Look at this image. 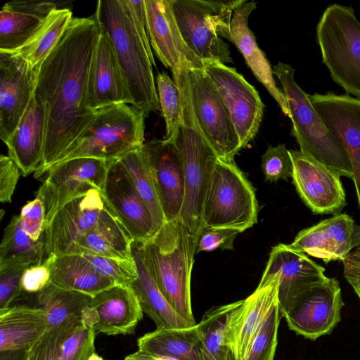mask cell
I'll return each instance as SVG.
<instances>
[{
  "label": "cell",
  "instance_id": "obj_36",
  "mask_svg": "<svg viewBox=\"0 0 360 360\" xmlns=\"http://www.w3.org/2000/svg\"><path fill=\"white\" fill-rule=\"evenodd\" d=\"M240 301L213 307L203 315L198 324L201 332L200 360H232L226 341L227 321Z\"/></svg>",
  "mask_w": 360,
  "mask_h": 360
},
{
  "label": "cell",
  "instance_id": "obj_17",
  "mask_svg": "<svg viewBox=\"0 0 360 360\" xmlns=\"http://www.w3.org/2000/svg\"><path fill=\"white\" fill-rule=\"evenodd\" d=\"M309 98L326 127L341 142L349 155L360 209V98L333 92L309 94Z\"/></svg>",
  "mask_w": 360,
  "mask_h": 360
},
{
  "label": "cell",
  "instance_id": "obj_49",
  "mask_svg": "<svg viewBox=\"0 0 360 360\" xmlns=\"http://www.w3.org/2000/svg\"><path fill=\"white\" fill-rule=\"evenodd\" d=\"M25 267L0 271V310L8 308L21 295L20 281Z\"/></svg>",
  "mask_w": 360,
  "mask_h": 360
},
{
  "label": "cell",
  "instance_id": "obj_22",
  "mask_svg": "<svg viewBox=\"0 0 360 360\" xmlns=\"http://www.w3.org/2000/svg\"><path fill=\"white\" fill-rule=\"evenodd\" d=\"M150 172L165 221L179 218L185 182L182 160L172 141L153 139L144 143Z\"/></svg>",
  "mask_w": 360,
  "mask_h": 360
},
{
  "label": "cell",
  "instance_id": "obj_57",
  "mask_svg": "<svg viewBox=\"0 0 360 360\" xmlns=\"http://www.w3.org/2000/svg\"><path fill=\"white\" fill-rule=\"evenodd\" d=\"M87 360H104L103 358L96 352L94 353Z\"/></svg>",
  "mask_w": 360,
  "mask_h": 360
},
{
  "label": "cell",
  "instance_id": "obj_46",
  "mask_svg": "<svg viewBox=\"0 0 360 360\" xmlns=\"http://www.w3.org/2000/svg\"><path fill=\"white\" fill-rule=\"evenodd\" d=\"M56 257L55 255H48L24 270L20 281L22 294L36 295L51 283Z\"/></svg>",
  "mask_w": 360,
  "mask_h": 360
},
{
  "label": "cell",
  "instance_id": "obj_40",
  "mask_svg": "<svg viewBox=\"0 0 360 360\" xmlns=\"http://www.w3.org/2000/svg\"><path fill=\"white\" fill-rule=\"evenodd\" d=\"M290 245L309 256L322 259L325 263L338 260L322 221L300 231Z\"/></svg>",
  "mask_w": 360,
  "mask_h": 360
},
{
  "label": "cell",
  "instance_id": "obj_38",
  "mask_svg": "<svg viewBox=\"0 0 360 360\" xmlns=\"http://www.w3.org/2000/svg\"><path fill=\"white\" fill-rule=\"evenodd\" d=\"M97 321V314L89 305L82 321L61 345L58 360H87L95 353V326Z\"/></svg>",
  "mask_w": 360,
  "mask_h": 360
},
{
  "label": "cell",
  "instance_id": "obj_7",
  "mask_svg": "<svg viewBox=\"0 0 360 360\" xmlns=\"http://www.w3.org/2000/svg\"><path fill=\"white\" fill-rule=\"evenodd\" d=\"M316 40L332 79L360 98V22L354 8L328 6L316 25Z\"/></svg>",
  "mask_w": 360,
  "mask_h": 360
},
{
  "label": "cell",
  "instance_id": "obj_4",
  "mask_svg": "<svg viewBox=\"0 0 360 360\" xmlns=\"http://www.w3.org/2000/svg\"><path fill=\"white\" fill-rule=\"evenodd\" d=\"M94 15L112 41L131 105L147 116L159 110L153 65L122 0H99Z\"/></svg>",
  "mask_w": 360,
  "mask_h": 360
},
{
  "label": "cell",
  "instance_id": "obj_53",
  "mask_svg": "<svg viewBox=\"0 0 360 360\" xmlns=\"http://www.w3.org/2000/svg\"><path fill=\"white\" fill-rule=\"evenodd\" d=\"M27 349H14L0 352V360H25Z\"/></svg>",
  "mask_w": 360,
  "mask_h": 360
},
{
  "label": "cell",
  "instance_id": "obj_42",
  "mask_svg": "<svg viewBox=\"0 0 360 360\" xmlns=\"http://www.w3.org/2000/svg\"><path fill=\"white\" fill-rule=\"evenodd\" d=\"M81 321H68L49 328L27 348L25 360H58L61 345Z\"/></svg>",
  "mask_w": 360,
  "mask_h": 360
},
{
  "label": "cell",
  "instance_id": "obj_20",
  "mask_svg": "<svg viewBox=\"0 0 360 360\" xmlns=\"http://www.w3.org/2000/svg\"><path fill=\"white\" fill-rule=\"evenodd\" d=\"M151 48L172 73L184 66L204 68L185 42L174 17L172 0H144Z\"/></svg>",
  "mask_w": 360,
  "mask_h": 360
},
{
  "label": "cell",
  "instance_id": "obj_23",
  "mask_svg": "<svg viewBox=\"0 0 360 360\" xmlns=\"http://www.w3.org/2000/svg\"><path fill=\"white\" fill-rule=\"evenodd\" d=\"M97 22L99 30L89 73L86 107L95 111L113 104L131 105L112 41L105 28Z\"/></svg>",
  "mask_w": 360,
  "mask_h": 360
},
{
  "label": "cell",
  "instance_id": "obj_54",
  "mask_svg": "<svg viewBox=\"0 0 360 360\" xmlns=\"http://www.w3.org/2000/svg\"><path fill=\"white\" fill-rule=\"evenodd\" d=\"M124 360H174L169 358L162 357L142 352L139 350L125 356Z\"/></svg>",
  "mask_w": 360,
  "mask_h": 360
},
{
  "label": "cell",
  "instance_id": "obj_12",
  "mask_svg": "<svg viewBox=\"0 0 360 360\" xmlns=\"http://www.w3.org/2000/svg\"><path fill=\"white\" fill-rule=\"evenodd\" d=\"M113 215L99 190L93 189L74 198L46 224L45 256L68 255L77 241Z\"/></svg>",
  "mask_w": 360,
  "mask_h": 360
},
{
  "label": "cell",
  "instance_id": "obj_14",
  "mask_svg": "<svg viewBox=\"0 0 360 360\" xmlns=\"http://www.w3.org/2000/svg\"><path fill=\"white\" fill-rule=\"evenodd\" d=\"M278 274V300L283 317L295 302L311 288L328 280L325 269L290 244L272 248L260 282Z\"/></svg>",
  "mask_w": 360,
  "mask_h": 360
},
{
  "label": "cell",
  "instance_id": "obj_45",
  "mask_svg": "<svg viewBox=\"0 0 360 360\" xmlns=\"http://www.w3.org/2000/svg\"><path fill=\"white\" fill-rule=\"evenodd\" d=\"M322 222L332 241L338 259L342 261L352 250L354 219L347 214L340 213L322 220Z\"/></svg>",
  "mask_w": 360,
  "mask_h": 360
},
{
  "label": "cell",
  "instance_id": "obj_25",
  "mask_svg": "<svg viewBox=\"0 0 360 360\" xmlns=\"http://www.w3.org/2000/svg\"><path fill=\"white\" fill-rule=\"evenodd\" d=\"M255 1H245L233 13L231 22V39L243 55L252 73L277 102L283 114L289 117L290 112L285 94L277 87L273 69L259 48L255 35L248 26V19L256 8Z\"/></svg>",
  "mask_w": 360,
  "mask_h": 360
},
{
  "label": "cell",
  "instance_id": "obj_44",
  "mask_svg": "<svg viewBox=\"0 0 360 360\" xmlns=\"http://www.w3.org/2000/svg\"><path fill=\"white\" fill-rule=\"evenodd\" d=\"M262 169L265 180L270 182L292 178V161L290 150L284 143L267 148L262 155Z\"/></svg>",
  "mask_w": 360,
  "mask_h": 360
},
{
  "label": "cell",
  "instance_id": "obj_55",
  "mask_svg": "<svg viewBox=\"0 0 360 360\" xmlns=\"http://www.w3.org/2000/svg\"><path fill=\"white\" fill-rule=\"evenodd\" d=\"M360 246V226L355 224L352 240V248Z\"/></svg>",
  "mask_w": 360,
  "mask_h": 360
},
{
  "label": "cell",
  "instance_id": "obj_6",
  "mask_svg": "<svg viewBox=\"0 0 360 360\" xmlns=\"http://www.w3.org/2000/svg\"><path fill=\"white\" fill-rule=\"evenodd\" d=\"M146 117L141 109L127 103L95 110L93 120L55 164L79 158L120 160L143 146Z\"/></svg>",
  "mask_w": 360,
  "mask_h": 360
},
{
  "label": "cell",
  "instance_id": "obj_27",
  "mask_svg": "<svg viewBox=\"0 0 360 360\" xmlns=\"http://www.w3.org/2000/svg\"><path fill=\"white\" fill-rule=\"evenodd\" d=\"M46 135V115L33 94L15 130L5 143L8 155L19 167L21 174L27 176L41 167Z\"/></svg>",
  "mask_w": 360,
  "mask_h": 360
},
{
  "label": "cell",
  "instance_id": "obj_29",
  "mask_svg": "<svg viewBox=\"0 0 360 360\" xmlns=\"http://www.w3.org/2000/svg\"><path fill=\"white\" fill-rule=\"evenodd\" d=\"M198 324L184 328H157L137 340L139 351L174 360H200Z\"/></svg>",
  "mask_w": 360,
  "mask_h": 360
},
{
  "label": "cell",
  "instance_id": "obj_50",
  "mask_svg": "<svg viewBox=\"0 0 360 360\" xmlns=\"http://www.w3.org/2000/svg\"><path fill=\"white\" fill-rule=\"evenodd\" d=\"M153 66H156L150 43L144 0H122Z\"/></svg>",
  "mask_w": 360,
  "mask_h": 360
},
{
  "label": "cell",
  "instance_id": "obj_8",
  "mask_svg": "<svg viewBox=\"0 0 360 360\" xmlns=\"http://www.w3.org/2000/svg\"><path fill=\"white\" fill-rule=\"evenodd\" d=\"M246 0H172L181 35L191 50L203 62L231 63L229 45L233 11Z\"/></svg>",
  "mask_w": 360,
  "mask_h": 360
},
{
  "label": "cell",
  "instance_id": "obj_19",
  "mask_svg": "<svg viewBox=\"0 0 360 360\" xmlns=\"http://www.w3.org/2000/svg\"><path fill=\"white\" fill-rule=\"evenodd\" d=\"M101 193L134 242L144 243L155 234L151 214L119 160L110 161Z\"/></svg>",
  "mask_w": 360,
  "mask_h": 360
},
{
  "label": "cell",
  "instance_id": "obj_43",
  "mask_svg": "<svg viewBox=\"0 0 360 360\" xmlns=\"http://www.w3.org/2000/svg\"><path fill=\"white\" fill-rule=\"evenodd\" d=\"M82 255L100 274L110 278L116 285L131 286L138 278L134 257L131 260H123L86 254Z\"/></svg>",
  "mask_w": 360,
  "mask_h": 360
},
{
  "label": "cell",
  "instance_id": "obj_34",
  "mask_svg": "<svg viewBox=\"0 0 360 360\" xmlns=\"http://www.w3.org/2000/svg\"><path fill=\"white\" fill-rule=\"evenodd\" d=\"M72 19L70 9L54 10L36 34L23 46L11 53L23 58L32 69L39 70L60 41Z\"/></svg>",
  "mask_w": 360,
  "mask_h": 360
},
{
  "label": "cell",
  "instance_id": "obj_10",
  "mask_svg": "<svg viewBox=\"0 0 360 360\" xmlns=\"http://www.w3.org/2000/svg\"><path fill=\"white\" fill-rule=\"evenodd\" d=\"M187 73L198 127L219 158L234 160L241 146L228 109L204 69L187 67Z\"/></svg>",
  "mask_w": 360,
  "mask_h": 360
},
{
  "label": "cell",
  "instance_id": "obj_47",
  "mask_svg": "<svg viewBox=\"0 0 360 360\" xmlns=\"http://www.w3.org/2000/svg\"><path fill=\"white\" fill-rule=\"evenodd\" d=\"M21 226L27 234L34 241L44 238L46 226L45 208L37 197L28 201L19 214Z\"/></svg>",
  "mask_w": 360,
  "mask_h": 360
},
{
  "label": "cell",
  "instance_id": "obj_11",
  "mask_svg": "<svg viewBox=\"0 0 360 360\" xmlns=\"http://www.w3.org/2000/svg\"><path fill=\"white\" fill-rule=\"evenodd\" d=\"M110 161L79 158L53 165L36 193L43 202L46 224L66 203L91 190L102 191Z\"/></svg>",
  "mask_w": 360,
  "mask_h": 360
},
{
  "label": "cell",
  "instance_id": "obj_32",
  "mask_svg": "<svg viewBox=\"0 0 360 360\" xmlns=\"http://www.w3.org/2000/svg\"><path fill=\"white\" fill-rule=\"evenodd\" d=\"M132 254L137 265L138 278L131 286L143 311L153 321L157 328H184L193 326L176 313L163 296L144 265L134 242L132 244Z\"/></svg>",
  "mask_w": 360,
  "mask_h": 360
},
{
  "label": "cell",
  "instance_id": "obj_41",
  "mask_svg": "<svg viewBox=\"0 0 360 360\" xmlns=\"http://www.w3.org/2000/svg\"><path fill=\"white\" fill-rule=\"evenodd\" d=\"M282 317L278 302L263 323L244 360L274 359L278 344V330Z\"/></svg>",
  "mask_w": 360,
  "mask_h": 360
},
{
  "label": "cell",
  "instance_id": "obj_18",
  "mask_svg": "<svg viewBox=\"0 0 360 360\" xmlns=\"http://www.w3.org/2000/svg\"><path fill=\"white\" fill-rule=\"evenodd\" d=\"M278 276L274 274L259 282L255 292L229 314L226 341L232 360H244L263 323L278 302Z\"/></svg>",
  "mask_w": 360,
  "mask_h": 360
},
{
  "label": "cell",
  "instance_id": "obj_16",
  "mask_svg": "<svg viewBox=\"0 0 360 360\" xmlns=\"http://www.w3.org/2000/svg\"><path fill=\"white\" fill-rule=\"evenodd\" d=\"M344 306L338 280L329 278L304 293L285 315L289 328L312 340L330 333Z\"/></svg>",
  "mask_w": 360,
  "mask_h": 360
},
{
  "label": "cell",
  "instance_id": "obj_39",
  "mask_svg": "<svg viewBox=\"0 0 360 360\" xmlns=\"http://www.w3.org/2000/svg\"><path fill=\"white\" fill-rule=\"evenodd\" d=\"M156 83L162 115L165 122L166 134L163 139L172 141L180 124V92L174 80L165 72L158 74Z\"/></svg>",
  "mask_w": 360,
  "mask_h": 360
},
{
  "label": "cell",
  "instance_id": "obj_24",
  "mask_svg": "<svg viewBox=\"0 0 360 360\" xmlns=\"http://www.w3.org/2000/svg\"><path fill=\"white\" fill-rule=\"evenodd\" d=\"M96 311V332L108 335L133 333L143 318V310L132 286L113 285L91 297Z\"/></svg>",
  "mask_w": 360,
  "mask_h": 360
},
{
  "label": "cell",
  "instance_id": "obj_5",
  "mask_svg": "<svg viewBox=\"0 0 360 360\" xmlns=\"http://www.w3.org/2000/svg\"><path fill=\"white\" fill-rule=\"evenodd\" d=\"M273 72L283 87L292 122L290 134L299 144L300 151L340 176L352 179V167L346 150L326 127L312 106L309 94L295 82V69L279 61Z\"/></svg>",
  "mask_w": 360,
  "mask_h": 360
},
{
  "label": "cell",
  "instance_id": "obj_51",
  "mask_svg": "<svg viewBox=\"0 0 360 360\" xmlns=\"http://www.w3.org/2000/svg\"><path fill=\"white\" fill-rule=\"evenodd\" d=\"M21 171L16 162L8 155L0 156V201L11 202Z\"/></svg>",
  "mask_w": 360,
  "mask_h": 360
},
{
  "label": "cell",
  "instance_id": "obj_15",
  "mask_svg": "<svg viewBox=\"0 0 360 360\" xmlns=\"http://www.w3.org/2000/svg\"><path fill=\"white\" fill-rule=\"evenodd\" d=\"M292 184L314 214H338L347 205L340 176L300 150H290Z\"/></svg>",
  "mask_w": 360,
  "mask_h": 360
},
{
  "label": "cell",
  "instance_id": "obj_21",
  "mask_svg": "<svg viewBox=\"0 0 360 360\" xmlns=\"http://www.w3.org/2000/svg\"><path fill=\"white\" fill-rule=\"evenodd\" d=\"M37 72L21 57L0 51V138L4 143L30 102Z\"/></svg>",
  "mask_w": 360,
  "mask_h": 360
},
{
  "label": "cell",
  "instance_id": "obj_37",
  "mask_svg": "<svg viewBox=\"0 0 360 360\" xmlns=\"http://www.w3.org/2000/svg\"><path fill=\"white\" fill-rule=\"evenodd\" d=\"M120 162L131 176L140 196L148 207L154 224L155 233L165 223L144 145L121 158Z\"/></svg>",
  "mask_w": 360,
  "mask_h": 360
},
{
  "label": "cell",
  "instance_id": "obj_30",
  "mask_svg": "<svg viewBox=\"0 0 360 360\" xmlns=\"http://www.w3.org/2000/svg\"><path fill=\"white\" fill-rule=\"evenodd\" d=\"M131 236L115 215L75 243L68 255H92L123 260L134 259Z\"/></svg>",
  "mask_w": 360,
  "mask_h": 360
},
{
  "label": "cell",
  "instance_id": "obj_13",
  "mask_svg": "<svg viewBox=\"0 0 360 360\" xmlns=\"http://www.w3.org/2000/svg\"><path fill=\"white\" fill-rule=\"evenodd\" d=\"M204 71L228 109L239 136L241 149L259 128L264 105L258 91L233 68L218 61H204Z\"/></svg>",
  "mask_w": 360,
  "mask_h": 360
},
{
  "label": "cell",
  "instance_id": "obj_52",
  "mask_svg": "<svg viewBox=\"0 0 360 360\" xmlns=\"http://www.w3.org/2000/svg\"><path fill=\"white\" fill-rule=\"evenodd\" d=\"M342 262L343 275L347 281L360 282V246L349 252Z\"/></svg>",
  "mask_w": 360,
  "mask_h": 360
},
{
  "label": "cell",
  "instance_id": "obj_35",
  "mask_svg": "<svg viewBox=\"0 0 360 360\" xmlns=\"http://www.w3.org/2000/svg\"><path fill=\"white\" fill-rule=\"evenodd\" d=\"M39 307L46 314L49 328L72 320H80L89 306L91 296L60 288L51 282L35 295Z\"/></svg>",
  "mask_w": 360,
  "mask_h": 360
},
{
  "label": "cell",
  "instance_id": "obj_48",
  "mask_svg": "<svg viewBox=\"0 0 360 360\" xmlns=\"http://www.w3.org/2000/svg\"><path fill=\"white\" fill-rule=\"evenodd\" d=\"M240 232L225 228H202L195 248V254L216 249L233 250V243Z\"/></svg>",
  "mask_w": 360,
  "mask_h": 360
},
{
  "label": "cell",
  "instance_id": "obj_31",
  "mask_svg": "<svg viewBox=\"0 0 360 360\" xmlns=\"http://www.w3.org/2000/svg\"><path fill=\"white\" fill-rule=\"evenodd\" d=\"M51 282L60 288L91 297L116 285L100 274L82 255H56Z\"/></svg>",
  "mask_w": 360,
  "mask_h": 360
},
{
  "label": "cell",
  "instance_id": "obj_2",
  "mask_svg": "<svg viewBox=\"0 0 360 360\" xmlns=\"http://www.w3.org/2000/svg\"><path fill=\"white\" fill-rule=\"evenodd\" d=\"M198 239L179 218L165 221L147 241L134 244L158 288L176 313L195 323L191 301V276Z\"/></svg>",
  "mask_w": 360,
  "mask_h": 360
},
{
  "label": "cell",
  "instance_id": "obj_3",
  "mask_svg": "<svg viewBox=\"0 0 360 360\" xmlns=\"http://www.w3.org/2000/svg\"><path fill=\"white\" fill-rule=\"evenodd\" d=\"M181 98V119L172 141L180 154L184 173L185 194L179 219L197 239L202 229L205 194L218 156L195 120L190 96L187 67L172 74Z\"/></svg>",
  "mask_w": 360,
  "mask_h": 360
},
{
  "label": "cell",
  "instance_id": "obj_9",
  "mask_svg": "<svg viewBox=\"0 0 360 360\" xmlns=\"http://www.w3.org/2000/svg\"><path fill=\"white\" fill-rule=\"evenodd\" d=\"M258 211L255 188L245 174L234 160L218 158L203 202L202 228L242 233L257 222Z\"/></svg>",
  "mask_w": 360,
  "mask_h": 360
},
{
  "label": "cell",
  "instance_id": "obj_28",
  "mask_svg": "<svg viewBox=\"0 0 360 360\" xmlns=\"http://www.w3.org/2000/svg\"><path fill=\"white\" fill-rule=\"evenodd\" d=\"M49 328L47 315L39 307L15 305L0 310V352L27 349Z\"/></svg>",
  "mask_w": 360,
  "mask_h": 360
},
{
  "label": "cell",
  "instance_id": "obj_1",
  "mask_svg": "<svg viewBox=\"0 0 360 360\" xmlns=\"http://www.w3.org/2000/svg\"><path fill=\"white\" fill-rule=\"evenodd\" d=\"M94 15L73 18L59 43L39 68L34 94L46 115L41 167L45 175L94 116L86 105L89 73L98 36Z\"/></svg>",
  "mask_w": 360,
  "mask_h": 360
},
{
  "label": "cell",
  "instance_id": "obj_56",
  "mask_svg": "<svg viewBox=\"0 0 360 360\" xmlns=\"http://www.w3.org/2000/svg\"><path fill=\"white\" fill-rule=\"evenodd\" d=\"M348 283L352 286L356 295L360 299V282L359 281H348Z\"/></svg>",
  "mask_w": 360,
  "mask_h": 360
},
{
  "label": "cell",
  "instance_id": "obj_26",
  "mask_svg": "<svg viewBox=\"0 0 360 360\" xmlns=\"http://www.w3.org/2000/svg\"><path fill=\"white\" fill-rule=\"evenodd\" d=\"M57 9L53 1H12L0 11V51L11 53L23 46Z\"/></svg>",
  "mask_w": 360,
  "mask_h": 360
},
{
  "label": "cell",
  "instance_id": "obj_33",
  "mask_svg": "<svg viewBox=\"0 0 360 360\" xmlns=\"http://www.w3.org/2000/svg\"><path fill=\"white\" fill-rule=\"evenodd\" d=\"M45 256L44 238L34 241L23 230L19 215L4 231L0 244V271L25 267L41 262Z\"/></svg>",
  "mask_w": 360,
  "mask_h": 360
}]
</instances>
